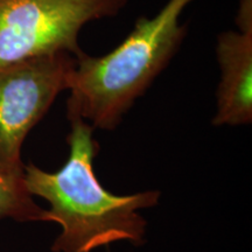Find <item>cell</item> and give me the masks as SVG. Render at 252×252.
<instances>
[{"instance_id": "cell-1", "label": "cell", "mask_w": 252, "mask_h": 252, "mask_svg": "<svg viewBox=\"0 0 252 252\" xmlns=\"http://www.w3.org/2000/svg\"><path fill=\"white\" fill-rule=\"evenodd\" d=\"M69 156L59 171L46 172L25 165V184L32 196L45 198L47 222L59 223L62 231L53 252H93L100 247L127 241L143 244L147 222L139 210L154 207L157 190L115 195L99 184L94 171L98 144L94 128L81 119L70 121Z\"/></svg>"}, {"instance_id": "cell-2", "label": "cell", "mask_w": 252, "mask_h": 252, "mask_svg": "<svg viewBox=\"0 0 252 252\" xmlns=\"http://www.w3.org/2000/svg\"><path fill=\"white\" fill-rule=\"evenodd\" d=\"M194 0H168L152 18L140 17L117 47L104 55L76 58L69 82L67 116L112 131L145 94L187 35L181 15Z\"/></svg>"}, {"instance_id": "cell-3", "label": "cell", "mask_w": 252, "mask_h": 252, "mask_svg": "<svg viewBox=\"0 0 252 252\" xmlns=\"http://www.w3.org/2000/svg\"><path fill=\"white\" fill-rule=\"evenodd\" d=\"M128 0H0V69L39 56L83 54L80 34L115 18Z\"/></svg>"}, {"instance_id": "cell-4", "label": "cell", "mask_w": 252, "mask_h": 252, "mask_svg": "<svg viewBox=\"0 0 252 252\" xmlns=\"http://www.w3.org/2000/svg\"><path fill=\"white\" fill-rule=\"evenodd\" d=\"M76 56L55 53L0 69V171L24 175V141L63 91Z\"/></svg>"}, {"instance_id": "cell-5", "label": "cell", "mask_w": 252, "mask_h": 252, "mask_svg": "<svg viewBox=\"0 0 252 252\" xmlns=\"http://www.w3.org/2000/svg\"><path fill=\"white\" fill-rule=\"evenodd\" d=\"M236 30L220 33L215 54L220 68L215 126L248 125L252 122V0H239Z\"/></svg>"}, {"instance_id": "cell-6", "label": "cell", "mask_w": 252, "mask_h": 252, "mask_svg": "<svg viewBox=\"0 0 252 252\" xmlns=\"http://www.w3.org/2000/svg\"><path fill=\"white\" fill-rule=\"evenodd\" d=\"M18 222H47L46 210L34 202L24 175H12L0 171V219Z\"/></svg>"}]
</instances>
